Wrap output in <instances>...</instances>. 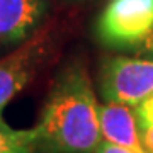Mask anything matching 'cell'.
Masks as SVG:
<instances>
[{
  "mask_svg": "<svg viewBox=\"0 0 153 153\" xmlns=\"http://www.w3.org/2000/svg\"><path fill=\"white\" fill-rule=\"evenodd\" d=\"M153 33V0H107L94 22V38L107 51L134 55Z\"/></svg>",
  "mask_w": 153,
  "mask_h": 153,
  "instance_id": "2",
  "label": "cell"
},
{
  "mask_svg": "<svg viewBox=\"0 0 153 153\" xmlns=\"http://www.w3.org/2000/svg\"><path fill=\"white\" fill-rule=\"evenodd\" d=\"M99 117L104 141L124 148L131 153H145L140 140V128L134 107L104 102L99 104Z\"/></svg>",
  "mask_w": 153,
  "mask_h": 153,
  "instance_id": "6",
  "label": "cell"
},
{
  "mask_svg": "<svg viewBox=\"0 0 153 153\" xmlns=\"http://www.w3.org/2000/svg\"><path fill=\"white\" fill-rule=\"evenodd\" d=\"M134 112H136V119L140 124H146L153 128V95H150L145 102L134 107Z\"/></svg>",
  "mask_w": 153,
  "mask_h": 153,
  "instance_id": "8",
  "label": "cell"
},
{
  "mask_svg": "<svg viewBox=\"0 0 153 153\" xmlns=\"http://www.w3.org/2000/svg\"><path fill=\"white\" fill-rule=\"evenodd\" d=\"M68 2H87V0H68Z\"/></svg>",
  "mask_w": 153,
  "mask_h": 153,
  "instance_id": "11",
  "label": "cell"
},
{
  "mask_svg": "<svg viewBox=\"0 0 153 153\" xmlns=\"http://www.w3.org/2000/svg\"><path fill=\"white\" fill-rule=\"evenodd\" d=\"M34 129L36 153H95L102 145L99 102L83 58L58 70Z\"/></svg>",
  "mask_w": 153,
  "mask_h": 153,
  "instance_id": "1",
  "label": "cell"
},
{
  "mask_svg": "<svg viewBox=\"0 0 153 153\" xmlns=\"http://www.w3.org/2000/svg\"><path fill=\"white\" fill-rule=\"evenodd\" d=\"M95 153H131V152H128V150H124V148L116 146V145H112V143L102 141V145L99 146V150Z\"/></svg>",
  "mask_w": 153,
  "mask_h": 153,
  "instance_id": "10",
  "label": "cell"
},
{
  "mask_svg": "<svg viewBox=\"0 0 153 153\" xmlns=\"http://www.w3.org/2000/svg\"><path fill=\"white\" fill-rule=\"evenodd\" d=\"M0 153H36V129H14L0 112Z\"/></svg>",
  "mask_w": 153,
  "mask_h": 153,
  "instance_id": "7",
  "label": "cell"
},
{
  "mask_svg": "<svg viewBox=\"0 0 153 153\" xmlns=\"http://www.w3.org/2000/svg\"><path fill=\"white\" fill-rule=\"evenodd\" d=\"M49 0H0V49L21 46L48 24Z\"/></svg>",
  "mask_w": 153,
  "mask_h": 153,
  "instance_id": "5",
  "label": "cell"
},
{
  "mask_svg": "<svg viewBox=\"0 0 153 153\" xmlns=\"http://www.w3.org/2000/svg\"><path fill=\"white\" fill-rule=\"evenodd\" d=\"M58 41L60 34L56 26L46 24L36 36L0 58V112L51 60Z\"/></svg>",
  "mask_w": 153,
  "mask_h": 153,
  "instance_id": "4",
  "label": "cell"
},
{
  "mask_svg": "<svg viewBox=\"0 0 153 153\" xmlns=\"http://www.w3.org/2000/svg\"><path fill=\"white\" fill-rule=\"evenodd\" d=\"M134 55L136 56H145V58H152L153 60V33L150 34V38L145 41V44L138 49Z\"/></svg>",
  "mask_w": 153,
  "mask_h": 153,
  "instance_id": "9",
  "label": "cell"
},
{
  "mask_svg": "<svg viewBox=\"0 0 153 153\" xmlns=\"http://www.w3.org/2000/svg\"><path fill=\"white\" fill-rule=\"evenodd\" d=\"M104 102L138 107L153 95V60L136 55H105L95 76Z\"/></svg>",
  "mask_w": 153,
  "mask_h": 153,
  "instance_id": "3",
  "label": "cell"
}]
</instances>
